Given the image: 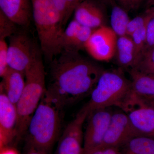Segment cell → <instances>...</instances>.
I'll use <instances>...</instances> for the list:
<instances>
[{
	"mask_svg": "<svg viewBox=\"0 0 154 154\" xmlns=\"http://www.w3.org/2000/svg\"><path fill=\"white\" fill-rule=\"evenodd\" d=\"M154 48V17H152L149 22L147 27L146 42V49L144 52Z\"/></svg>",
	"mask_w": 154,
	"mask_h": 154,
	"instance_id": "83f0119b",
	"label": "cell"
},
{
	"mask_svg": "<svg viewBox=\"0 0 154 154\" xmlns=\"http://www.w3.org/2000/svg\"><path fill=\"white\" fill-rule=\"evenodd\" d=\"M0 11L16 25L28 27L33 17L31 0H0Z\"/></svg>",
	"mask_w": 154,
	"mask_h": 154,
	"instance_id": "4fadbf2b",
	"label": "cell"
},
{
	"mask_svg": "<svg viewBox=\"0 0 154 154\" xmlns=\"http://www.w3.org/2000/svg\"><path fill=\"white\" fill-rule=\"evenodd\" d=\"M133 68L146 73L154 75V48L144 52Z\"/></svg>",
	"mask_w": 154,
	"mask_h": 154,
	"instance_id": "7402d4cb",
	"label": "cell"
},
{
	"mask_svg": "<svg viewBox=\"0 0 154 154\" xmlns=\"http://www.w3.org/2000/svg\"><path fill=\"white\" fill-rule=\"evenodd\" d=\"M81 26L82 25L74 19L70 22L61 37L60 45L61 51L69 50Z\"/></svg>",
	"mask_w": 154,
	"mask_h": 154,
	"instance_id": "ffe728a7",
	"label": "cell"
},
{
	"mask_svg": "<svg viewBox=\"0 0 154 154\" xmlns=\"http://www.w3.org/2000/svg\"><path fill=\"white\" fill-rule=\"evenodd\" d=\"M133 93L142 99L149 101L154 99V75L146 73L136 69L129 71Z\"/></svg>",
	"mask_w": 154,
	"mask_h": 154,
	"instance_id": "2e32d148",
	"label": "cell"
},
{
	"mask_svg": "<svg viewBox=\"0 0 154 154\" xmlns=\"http://www.w3.org/2000/svg\"><path fill=\"white\" fill-rule=\"evenodd\" d=\"M137 136L154 138V104L133 93L122 110Z\"/></svg>",
	"mask_w": 154,
	"mask_h": 154,
	"instance_id": "8992f818",
	"label": "cell"
},
{
	"mask_svg": "<svg viewBox=\"0 0 154 154\" xmlns=\"http://www.w3.org/2000/svg\"><path fill=\"white\" fill-rule=\"evenodd\" d=\"M103 1H111V0H103Z\"/></svg>",
	"mask_w": 154,
	"mask_h": 154,
	"instance_id": "74e56055",
	"label": "cell"
},
{
	"mask_svg": "<svg viewBox=\"0 0 154 154\" xmlns=\"http://www.w3.org/2000/svg\"><path fill=\"white\" fill-rule=\"evenodd\" d=\"M60 111L44 95L30 119L25 135L28 151L49 153L60 137Z\"/></svg>",
	"mask_w": 154,
	"mask_h": 154,
	"instance_id": "7a4b0ae2",
	"label": "cell"
},
{
	"mask_svg": "<svg viewBox=\"0 0 154 154\" xmlns=\"http://www.w3.org/2000/svg\"><path fill=\"white\" fill-rule=\"evenodd\" d=\"M51 62L45 97L61 110L91 96L104 69L78 52L62 51Z\"/></svg>",
	"mask_w": 154,
	"mask_h": 154,
	"instance_id": "6da1fadb",
	"label": "cell"
},
{
	"mask_svg": "<svg viewBox=\"0 0 154 154\" xmlns=\"http://www.w3.org/2000/svg\"><path fill=\"white\" fill-rule=\"evenodd\" d=\"M25 88L17 102V140L26 134L31 117L46 90L44 65L39 51L25 72Z\"/></svg>",
	"mask_w": 154,
	"mask_h": 154,
	"instance_id": "3957f363",
	"label": "cell"
},
{
	"mask_svg": "<svg viewBox=\"0 0 154 154\" xmlns=\"http://www.w3.org/2000/svg\"><path fill=\"white\" fill-rule=\"evenodd\" d=\"M119 1L121 5L125 8L131 7L132 0H119Z\"/></svg>",
	"mask_w": 154,
	"mask_h": 154,
	"instance_id": "1f68e13d",
	"label": "cell"
},
{
	"mask_svg": "<svg viewBox=\"0 0 154 154\" xmlns=\"http://www.w3.org/2000/svg\"><path fill=\"white\" fill-rule=\"evenodd\" d=\"M130 20L128 15L122 8L117 6L113 7L110 17L111 28L117 36L126 35L127 28Z\"/></svg>",
	"mask_w": 154,
	"mask_h": 154,
	"instance_id": "d6986e66",
	"label": "cell"
},
{
	"mask_svg": "<svg viewBox=\"0 0 154 154\" xmlns=\"http://www.w3.org/2000/svg\"><path fill=\"white\" fill-rule=\"evenodd\" d=\"M148 101V100H147ZM149 102H150L151 103H153V104H154V99H152V100H149V101H148Z\"/></svg>",
	"mask_w": 154,
	"mask_h": 154,
	"instance_id": "8d00e7d4",
	"label": "cell"
},
{
	"mask_svg": "<svg viewBox=\"0 0 154 154\" xmlns=\"http://www.w3.org/2000/svg\"><path fill=\"white\" fill-rule=\"evenodd\" d=\"M27 154H42L37 152L33 151H29Z\"/></svg>",
	"mask_w": 154,
	"mask_h": 154,
	"instance_id": "d590c367",
	"label": "cell"
},
{
	"mask_svg": "<svg viewBox=\"0 0 154 154\" xmlns=\"http://www.w3.org/2000/svg\"><path fill=\"white\" fill-rule=\"evenodd\" d=\"M146 13H148L151 15L153 17H154V9L152 8H150L149 9L146 11Z\"/></svg>",
	"mask_w": 154,
	"mask_h": 154,
	"instance_id": "836d02e7",
	"label": "cell"
},
{
	"mask_svg": "<svg viewBox=\"0 0 154 154\" xmlns=\"http://www.w3.org/2000/svg\"><path fill=\"white\" fill-rule=\"evenodd\" d=\"M133 94L131 81L122 72L104 71L91 93L90 100L84 106L90 113L113 106L122 110Z\"/></svg>",
	"mask_w": 154,
	"mask_h": 154,
	"instance_id": "5b68a950",
	"label": "cell"
},
{
	"mask_svg": "<svg viewBox=\"0 0 154 154\" xmlns=\"http://www.w3.org/2000/svg\"><path fill=\"white\" fill-rule=\"evenodd\" d=\"M89 111L85 106L68 125L59 139L55 154H82L84 131L83 126Z\"/></svg>",
	"mask_w": 154,
	"mask_h": 154,
	"instance_id": "ba28073f",
	"label": "cell"
},
{
	"mask_svg": "<svg viewBox=\"0 0 154 154\" xmlns=\"http://www.w3.org/2000/svg\"><path fill=\"white\" fill-rule=\"evenodd\" d=\"M51 1L59 12L64 26L73 13L68 2L67 0H51Z\"/></svg>",
	"mask_w": 154,
	"mask_h": 154,
	"instance_id": "4316f807",
	"label": "cell"
},
{
	"mask_svg": "<svg viewBox=\"0 0 154 154\" xmlns=\"http://www.w3.org/2000/svg\"><path fill=\"white\" fill-rule=\"evenodd\" d=\"M82 154H121L119 148L112 147H100Z\"/></svg>",
	"mask_w": 154,
	"mask_h": 154,
	"instance_id": "f1b7e54d",
	"label": "cell"
},
{
	"mask_svg": "<svg viewBox=\"0 0 154 154\" xmlns=\"http://www.w3.org/2000/svg\"><path fill=\"white\" fill-rule=\"evenodd\" d=\"M94 30L85 26H81L76 36L67 51L79 52L80 50L85 48L86 43Z\"/></svg>",
	"mask_w": 154,
	"mask_h": 154,
	"instance_id": "603a6c76",
	"label": "cell"
},
{
	"mask_svg": "<svg viewBox=\"0 0 154 154\" xmlns=\"http://www.w3.org/2000/svg\"><path fill=\"white\" fill-rule=\"evenodd\" d=\"M2 78L1 90L13 104L17 105L25 88V74L9 68Z\"/></svg>",
	"mask_w": 154,
	"mask_h": 154,
	"instance_id": "9a60e30c",
	"label": "cell"
},
{
	"mask_svg": "<svg viewBox=\"0 0 154 154\" xmlns=\"http://www.w3.org/2000/svg\"><path fill=\"white\" fill-rule=\"evenodd\" d=\"M148 24V23L143 28L137 30L131 36L134 44L135 51L136 63L135 66L141 56L142 55L145 51L146 42V30Z\"/></svg>",
	"mask_w": 154,
	"mask_h": 154,
	"instance_id": "44dd1931",
	"label": "cell"
},
{
	"mask_svg": "<svg viewBox=\"0 0 154 154\" xmlns=\"http://www.w3.org/2000/svg\"><path fill=\"white\" fill-rule=\"evenodd\" d=\"M147 5L149 6H152L154 5V0H148Z\"/></svg>",
	"mask_w": 154,
	"mask_h": 154,
	"instance_id": "e575fe53",
	"label": "cell"
},
{
	"mask_svg": "<svg viewBox=\"0 0 154 154\" xmlns=\"http://www.w3.org/2000/svg\"><path fill=\"white\" fill-rule=\"evenodd\" d=\"M67 1L68 2L71 10L72 12L75 11V9L78 5L81 3L79 0H67Z\"/></svg>",
	"mask_w": 154,
	"mask_h": 154,
	"instance_id": "4dcf8cb0",
	"label": "cell"
},
{
	"mask_svg": "<svg viewBox=\"0 0 154 154\" xmlns=\"http://www.w3.org/2000/svg\"><path fill=\"white\" fill-rule=\"evenodd\" d=\"M151 8H154V5L153 6H152V7H151Z\"/></svg>",
	"mask_w": 154,
	"mask_h": 154,
	"instance_id": "f35d334b",
	"label": "cell"
},
{
	"mask_svg": "<svg viewBox=\"0 0 154 154\" xmlns=\"http://www.w3.org/2000/svg\"><path fill=\"white\" fill-rule=\"evenodd\" d=\"M152 17L151 15L146 13L144 15L135 17L130 20L127 28L126 35L131 36L137 30L147 24Z\"/></svg>",
	"mask_w": 154,
	"mask_h": 154,
	"instance_id": "d4e9b609",
	"label": "cell"
},
{
	"mask_svg": "<svg viewBox=\"0 0 154 154\" xmlns=\"http://www.w3.org/2000/svg\"><path fill=\"white\" fill-rule=\"evenodd\" d=\"M74 11V19L82 26L95 30L104 25L105 16L103 11L91 0L81 2Z\"/></svg>",
	"mask_w": 154,
	"mask_h": 154,
	"instance_id": "5bb4252c",
	"label": "cell"
},
{
	"mask_svg": "<svg viewBox=\"0 0 154 154\" xmlns=\"http://www.w3.org/2000/svg\"><path fill=\"white\" fill-rule=\"evenodd\" d=\"M152 104H153V103H152Z\"/></svg>",
	"mask_w": 154,
	"mask_h": 154,
	"instance_id": "60d3db41",
	"label": "cell"
},
{
	"mask_svg": "<svg viewBox=\"0 0 154 154\" xmlns=\"http://www.w3.org/2000/svg\"><path fill=\"white\" fill-rule=\"evenodd\" d=\"M17 106L9 100L2 90L0 94V149L11 146L17 140Z\"/></svg>",
	"mask_w": 154,
	"mask_h": 154,
	"instance_id": "7c38bea8",
	"label": "cell"
},
{
	"mask_svg": "<svg viewBox=\"0 0 154 154\" xmlns=\"http://www.w3.org/2000/svg\"><path fill=\"white\" fill-rule=\"evenodd\" d=\"M84 1V0H79L80 2H82V1Z\"/></svg>",
	"mask_w": 154,
	"mask_h": 154,
	"instance_id": "ab89813d",
	"label": "cell"
},
{
	"mask_svg": "<svg viewBox=\"0 0 154 154\" xmlns=\"http://www.w3.org/2000/svg\"><path fill=\"white\" fill-rule=\"evenodd\" d=\"M9 38L8 51L9 67L25 74L38 51L26 34L16 33Z\"/></svg>",
	"mask_w": 154,
	"mask_h": 154,
	"instance_id": "9c48e42d",
	"label": "cell"
},
{
	"mask_svg": "<svg viewBox=\"0 0 154 154\" xmlns=\"http://www.w3.org/2000/svg\"><path fill=\"white\" fill-rule=\"evenodd\" d=\"M113 113L109 108L96 109L89 113L84 131L82 152L102 146Z\"/></svg>",
	"mask_w": 154,
	"mask_h": 154,
	"instance_id": "52a82bcc",
	"label": "cell"
},
{
	"mask_svg": "<svg viewBox=\"0 0 154 154\" xmlns=\"http://www.w3.org/2000/svg\"><path fill=\"white\" fill-rule=\"evenodd\" d=\"M143 0H132L131 7H134L138 5Z\"/></svg>",
	"mask_w": 154,
	"mask_h": 154,
	"instance_id": "d6a6232c",
	"label": "cell"
},
{
	"mask_svg": "<svg viewBox=\"0 0 154 154\" xmlns=\"http://www.w3.org/2000/svg\"><path fill=\"white\" fill-rule=\"evenodd\" d=\"M16 25L0 11V39H5L16 33Z\"/></svg>",
	"mask_w": 154,
	"mask_h": 154,
	"instance_id": "cb8c5ba5",
	"label": "cell"
},
{
	"mask_svg": "<svg viewBox=\"0 0 154 154\" xmlns=\"http://www.w3.org/2000/svg\"><path fill=\"white\" fill-rule=\"evenodd\" d=\"M119 149L121 154H154V138L135 137Z\"/></svg>",
	"mask_w": 154,
	"mask_h": 154,
	"instance_id": "ac0fdd59",
	"label": "cell"
},
{
	"mask_svg": "<svg viewBox=\"0 0 154 154\" xmlns=\"http://www.w3.org/2000/svg\"><path fill=\"white\" fill-rule=\"evenodd\" d=\"M8 45L5 39H0V76L2 78L9 68L8 63Z\"/></svg>",
	"mask_w": 154,
	"mask_h": 154,
	"instance_id": "484cf974",
	"label": "cell"
},
{
	"mask_svg": "<svg viewBox=\"0 0 154 154\" xmlns=\"http://www.w3.org/2000/svg\"><path fill=\"white\" fill-rule=\"evenodd\" d=\"M116 57L122 67L132 68L136 63L134 44L131 37L128 35L119 36L116 45Z\"/></svg>",
	"mask_w": 154,
	"mask_h": 154,
	"instance_id": "e0dca14e",
	"label": "cell"
},
{
	"mask_svg": "<svg viewBox=\"0 0 154 154\" xmlns=\"http://www.w3.org/2000/svg\"><path fill=\"white\" fill-rule=\"evenodd\" d=\"M137 136L126 113L123 111L113 113L101 147L120 148Z\"/></svg>",
	"mask_w": 154,
	"mask_h": 154,
	"instance_id": "8fae6325",
	"label": "cell"
},
{
	"mask_svg": "<svg viewBox=\"0 0 154 154\" xmlns=\"http://www.w3.org/2000/svg\"><path fill=\"white\" fill-rule=\"evenodd\" d=\"M118 38L112 28L103 25L94 30L85 48L94 59L107 61L116 54Z\"/></svg>",
	"mask_w": 154,
	"mask_h": 154,
	"instance_id": "30bf717a",
	"label": "cell"
},
{
	"mask_svg": "<svg viewBox=\"0 0 154 154\" xmlns=\"http://www.w3.org/2000/svg\"><path fill=\"white\" fill-rule=\"evenodd\" d=\"M0 154H19L15 149L11 146L5 147L0 149Z\"/></svg>",
	"mask_w": 154,
	"mask_h": 154,
	"instance_id": "f546056e",
	"label": "cell"
},
{
	"mask_svg": "<svg viewBox=\"0 0 154 154\" xmlns=\"http://www.w3.org/2000/svg\"><path fill=\"white\" fill-rule=\"evenodd\" d=\"M33 18L42 51L50 62L61 52L60 43L64 25L51 0H31Z\"/></svg>",
	"mask_w": 154,
	"mask_h": 154,
	"instance_id": "277c9868",
	"label": "cell"
}]
</instances>
